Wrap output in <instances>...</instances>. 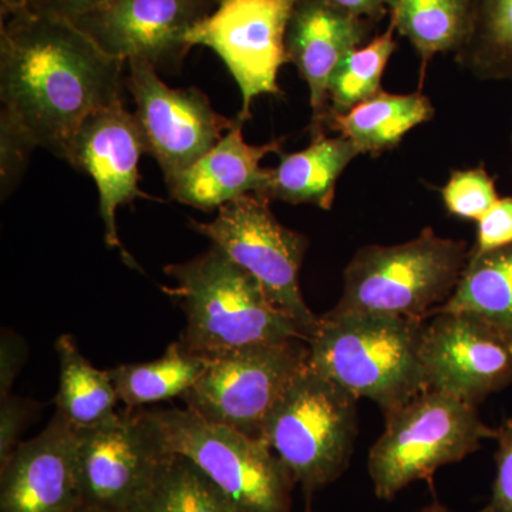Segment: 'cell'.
Instances as JSON below:
<instances>
[{
	"instance_id": "836d02e7",
	"label": "cell",
	"mask_w": 512,
	"mask_h": 512,
	"mask_svg": "<svg viewBox=\"0 0 512 512\" xmlns=\"http://www.w3.org/2000/svg\"><path fill=\"white\" fill-rule=\"evenodd\" d=\"M109 2L110 0H32V8L74 22Z\"/></svg>"
},
{
	"instance_id": "d4e9b609",
	"label": "cell",
	"mask_w": 512,
	"mask_h": 512,
	"mask_svg": "<svg viewBox=\"0 0 512 512\" xmlns=\"http://www.w3.org/2000/svg\"><path fill=\"white\" fill-rule=\"evenodd\" d=\"M454 57L478 80L512 82V0H471L470 26Z\"/></svg>"
},
{
	"instance_id": "9a60e30c",
	"label": "cell",
	"mask_w": 512,
	"mask_h": 512,
	"mask_svg": "<svg viewBox=\"0 0 512 512\" xmlns=\"http://www.w3.org/2000/svg\"><path fill=\"white\" fill-rule=\"evenodd\" d=\"M144 153H148L147 141L136 114L128 113L121 103L87 117L64 157L73 168L93 178L99 191L104 241L107 247L120 249L123 261L134 269L140 266L121 244L116 215L120 207L138 198L153 200L138 187V161Z\"/></svg>"
},
{
	"instance_id": "8d00e7d4",
	"label": "cell",
	"mask_w": 512,
	"mask_h": 512,
	"mask_svg": "<svg viewBox=\"0 0 512 512\" xmlns=\"http://www.w3.org/2000/svg\"><path fill=\"white\" fill-rule=\"evenodd\" d=\"M423 512H454V511H451L450 508H447L446 505L439 503V501H434V503L427 505V507L424 508Z\"/></svg>"
},
{
	"instance_id": "f546056e",
	"label": "cell",
	"mask_w": 512,
	"mask_h": 512,
	"mask_svg": "<svg viewBox=\"0 0 512 512\" xmlns=\"http://www.w3.org/2000/svg\"><path fill=\"white\" fill-rule=\"evenodd\" d=\"M495 480L490 504L481 512H512V419L495 430Z\"/></svg>"
},
{
	"instance_id": "e0dca14e",
	"label": "cell",
	"mask_w": 512,
	"mask_h": 512,
	"mask_svg": "<svg viewBox=\"0 0 512 512\" xmlns=\"http://www.w3.org/2000/svg\"><path fill=\"white\" fill-rule=\"evenodd\" d=\"M375 23L356 18L332 0H298L286 30V55L309 87L312 136L325 133L333 73L362 47Z\"/></svg>"
},
{
	"instance_id": "44dd1931",
	"label": "cell",
	"mask_w": 512,
	"mask_h": 512,
	"mask_svg": "<svg viewBox=\"0 0 512 512\" xmlns=\"http://www.w3.org/2000/svg\"><path fill=\"white\" fill-rule=\"evenodd\" d=\"M437 313H466L512 333V244L470 252L453 295L430 316Z\"/></svg>"
},
{
	"instance_id": "d6a6232c",
	"label": "cell",
	"mask_w": 512,
	"mask_h": 512,
	"mask_svg": "<svg viewBox=\"0 0 512 512\" xmlns=\"http://www.w3.org/2000/svg\"><path fill=\"white\" fill-rule=\"evenodd\" d=\"M25 359V342L16 333L3 329L0 343V399L9 396L20 369L25 365Z\"/></svg>"
},
{
	"instance_id": "30bf717a",
	"label": "cell",
	"mask_w": 512,
	"mask_h": 512,
	"mask_svg": "<svg viewBox=\"0 0 512 512\" xmlns=\"http://www.w3.org/2000/svg\"><path fill=\"white\" fill-rule=\"evenodd\" d=\"M298 0H220L210 15L188 32L190 46L211 49L237 82L242 96L238 117H251L256 97L281 96L279 70L289 63L286 30Z\"/></svg>"
},
{
	"instance_id": "4316f807",
	"label": "cell",
	"mask_w": 512,
	"mask_h": 512,
	"mask_svg": "<svg viewBox=\"0 0 512 512\" xmlns=\"http://www.w3.org/2000/svg\"><path fill=\"white\" fill-rule=\"evenodd\" d=\"M394 32L396 28L389 22L386 32L373 37L339 64L329 83L326 119L348 113L357 104L382 92L384 70L397 49Z\"/></svg>"
},
{
	"instance_id": "ba28073f",
	"label": "cell",
	"mask_w": 512,
	"mask_h": 512,
	"mask_svg": "<svg viewBox=\"0 0 512 512\" xmlns=\"http://www.w3.org/2000/svg\"><path fill=\"white\" fill-rule=\"evenodd\" d=\"M190 228L254 276L268 298L311 338L319 316L306 305L299 286L308 238L276 220L268 200L244 195L222 205L211 222L191 220Z\"/></svg>"
},
{
	"instance_id": "6da1fadb",
	"label": "cell",
	"mask_w": 512,
	"mask_h": 512,
	"mask_svg": "<svg viewBox=\"0 0 512 512\" xmlns=\"http://www.w3.org/2000/svg\"><path fill=\"white\" fill-rule=\"evenodd\" d=\"M124 60L72 20L30 8L2 20L0 99L37 146L66 157L87 117L124 101Z\"/></svg>"
},
{
	"instance_id": "8fae6325",
	"label": "cell",
	"mask_w": 512,
	"mask_h": 512,
	"mask_svg": "<svg viewBox=\"0 0 512 512\" xmlns=\"http://www.w3.org/2000/svg\"><path fill=\"white\" fill-rule=\"evenodd\" d=\"M168 456L146 410L126 409L97 426L76 429L83 505L130 511Z\"/></svg>"
},
{
	"instance_id": "2e32d148",
	"label": "cell",
	"mask_w": 512,
	"mask_h": 512,
	"mask_svg": "<svg viewBox=\"0 0 512 512\" xmlns=\"http://www.w3.org/2000/svg\"><path fill=\"white\" fill-rule=\"evenodd\" d=\"M82 505L76 427L56 412L0 467V512H74Z\"/></svg>"
},
{
	"instance_id": "277c9868",
	"label": "cell",
	"mask_w": 512,
	"mask_h": 512,
	"mask_svg": "<svg viewBox=\"0 0 512 512\" xmlns=\"http://www.w3.org/2000/svg\"><path fill=\"white\" fill-rule=\"evenodd\" d=\"M470 251L466 241L426 227L397 245H367L343 272L338 312H372L429 319L453 295Z\"/></svg>"
},
{
	"instance_id": "5bb4252c",
	"label": "cell",
	"mask_w": 512,
	"mask_h": 512,
	"mask_svg": "<svg viewBox=\"0 0 512 512\" xmlns=\"http://www.w3.org/2000/svg\"><path fill=\"white\" fill-rule=\"evenodd\" d=\"M220 0H110L74 25L114 59H144L157 72L181 69L191 46L188 32Z\"/></svg>"
},
{
	"instance_id": "5b68a950",
	"label": "cell",
	"mask_w": 512,
	"mask_h": 512,
	"mask_svg": "<svg viewBox=\"0 0 512 512\" xmlns=\"http://www.w3.org/2000/svg\"><path fill=\"white\" fill-rule=\"evenodd\" d=\"M384 419L367 461L380 500H392L414 481L431 480L439 468L464 460L495 436L477 406L436 389L424 390Z\"/></svg>"
},
{
	"instance_id": "ffe728a7",
	"label": "cell",
	"mask_w": 512,
	"mask_h": 512,
	"mask_svg": "<svg viewBox=\"0 0 512 512\" xmlns=\"http://www.w3.org/2000/svg\"><path fill=\"white\" fill-rule=\"evenodd\" d=\"M429 97L421 92L392 94L379 92L345 114L328 116L325 128L348 138L360 154L379 157L402 143L414 127L434 117Z\"/></svg>"
},
{
	"instance_id": "cb8c5ba5",
	"label": "cell",
	"mask_w": 512,
	"mask_h": 512,
	"mask_svg": "<svg viewBox=\"0 0 512 512\" xmlns=\"http://www.w3.org/2000/svg\"><path fill=\"white\" fill-rule=\"evenodd\" d=\"M210 359L188 352L180 340L171 343L160 359L110 369L120 402L127 410L183 397L200 380Z\"/></svg>"
},
{
	"instance_id": "7c38bea8",
	"label": "cell",
	"mask_w": 512,
	"mask_h": 512,
	"mask_svg": "<svg viewBox=\"0 0 512 512\" xmlns=\"http://www.w3.org/2000/svg\"><path fill=\"white\" fill-rule=\"evenodd\" d=\"M126 86L136 101V117L146 137L148 154L156 158L170 183L185 168L217 146L235 120L221 116L201 90L173 89L144 59L128 60Z\"/></svg>"
},
{
	"instance_id": "4fadbf2b",
	"label": "cell",
	"mask_w": 512,
	"mask_h": 512,
	"mask_svg": "<svg viewBox=\"0 0 512 512\" xmlns=\"http://www.w3.org/2000/svg\"><path fill=\"white\" fill-rule=\"evenodd\" d=\"M424 323L420 357L430 389L478 406L512 384V333L466 313Z\"/></svg>"
},
{
	"instance_id": "74e56055",
	"label": "cell",
	"mask_w": 512,
	"mask_h": 512,
	"mask_svg": "<svg viewBox=\"0 0 512 512\" xmlns=\"http://www.w3.org/2000/svg\"><path fill=\"white\" fill-rule=\"evenodd\" d=\"M74 512H107V511L100 510V508L89 507V505H82V507H80L79 510H76Z\"/></svg>"
},
{
	"instance_id": "3957f363",
	"label": "cell",
	"mask_w": 512,
	"mask_h": 512,
	"mask_svg": "<svg viewBox=\"0 0 512 512\" xmlns=\"http://www.w3.org/2000/svg\"><path fill=\"white\" fill-rule=\"evenodd\" d=\"M424 320L372 312L319 316L309 365L357 400L392 413L430 389L420 357Z\"/></svg>"
},
{
	"instance_id": "9c48e42d",
	"label": "cell",
	"mask_w": 512,
	"mask_h": 512,
	"mask_svg": "<svg viewBox=\"0 0 512 512\" xmlns=\"http://www.w3.org/2000/svg\"><path fill=\"white\" fill-rule=\"evenodd\" d=\"M308 359L306 340L234 350L210 359L181 400L202 419L261 439L266 419Z\"/></svg>"
},
{
	"instance_id": "8992f818",
	"label": "cell",
	"mask_w": 512,
	"mask_h": 512,
	"mask_svg": "<svg viewBox=\"0 0 512 512\" xmlns=\"http://www.w3.org/2000/svg\"><path fill=\"white\" fill-rule=\"evenodd\" d=\"M356 434V397L308 359L266 419L261 439L309 495L342 476Z\"/></svg>"
},
{
	"instance_id": "f1b7e54d",
	"label": "cell",
	"mask_w": 512,
	"mask_h": 512,
	"mask_svg": "<svg viewBox=\"0 0 512 512\" xmlns=\"http://www.w3.org/2000/svg\"><path fill=\"white\" fill-rule=\"evenodd\" d=\"M37 143L9 111L0 110V192L2 201L18 188Z\"/></svg>"
},
{
	"instance_id": "1f68e13d",
	"label": "cell",
	"mask_w": 512,
	"mask_h": 512,
	"mask_svg": "<svg viewBox=\"0 0 512 512\" xmlns=\"http://www.w3.org/2000/svg\"><path fill=\"white\" fill-rule=\"evenodd\" d=\"M477 222V241L471 254H481L512 244V197L500 198Z\"/></svg>"
},
{
	"instance_id": "484cf974",
	"label": "cell",
	"mask_w": 512,
	"mask_h": 512,
	"mask_svg": "<svg viewBox=\"0 0 512 512\" xmlns=\"http://www.w3.org/2000/svg\"><path fill=\"white\" fill-rule=\"evenodd\" d=\"M128 512H245L187 458L170 454Z\"/></svg>"
},
{
	"instance_id": "7402d4cb",
	"label": "cell",
	"mask_w": 512,
	"mask_h": 512,
	"mask_svg": "<svg viewBox=\"0 0 512 512\" xmlns=\"http://www.w3.org/2000/svg\"><path fill=\"white\" fill-rule=\"evenodd\" d=\"M55 349L60 363L56 412L76 429L97 426L114 416L120 399L109 370L94 367L72 335L59 336Z\"/></svg>"
},
{
	"instance_id": "e575fe53",
	"label": "cell",
	"mask_w": 512,
	"mask_h": 512,
	"mask_svg": "<svg viewBox=\"0 0 512 512\" xmlns=\"http://www.w3.org/2000/svg\"><path fill=\"white\" fill-rule=\"evenodd\" d=\"M340 9L346 10L356 18L380 22L389 15V0H332Z\"/></svg>"
},
{
	"instance_id": "603a6c76",
	"label": "cell",
	"mask_w": 512,
	"mask_h": 512,
	"mask_svg": "<svg viewBox=\"0 0 512 512\" xmlns=\"http://www.w3.org/2000/svg\"><path fill=\"white\" fill-rule=\"evenodd\" d=\"M471 0H389L390 23L406 37L424 72L439 53H456L470 26Z\"/></svg>"
},
{
	"instance_id": "7a4b0ae2",
	"label": "cell",
	"mask_w": 512,
	"mask_h": 512,
	"mask_svg": "<svg viewBox=\"0 0 512 512\" xmlns=\"http://www.w3.org/2000/svg\"><path fill=\"white\" fill-rule=\"evenodd\" d=\"M164 271L175 282L164 292L187 319L180 342L194 355L215 359L262 343L308 342L301 326L268 298L254 276L215 245Z\"/></svg>"
},
{
	"instance_id": "52a82bcc",
	"label": "cell",
	"mask_w": 512,
	"mask_h": 512,
	"mask_svg": "<svg viewBox=\"0 0 512 512\" xmlns=\"http://www.w3.org/2000/svg\"><path fill=\"white\" fill-rule=\"evenodd\" d=\"M165 453L190 460L245 512H291L295 481L264 440L190 409L146 410Z\"/></svg>"
},
{
	"instance_id": "f35d334b",
	"label": "cell",
	"mask_w": 512,
	"mask_h": 512,
	"mask_svg": "<svg viewBox=\"0 0 512 512\" xmlns=\"http://www.w3.org/2000/svg\"><path fill=\"white\" fill-rule=\"evenodd\" d=\"M510 141H511V146H512V127H511V133H510Z\"/></svg>"
},
{
	"instance_id": "4dcf8cb0",
	"label": "cell",
	"mask_w": 512,
	"mask_h": 512,
	"mask_svg": "<svg viewBox=\"0 0 512 512\" xmlns=\"http://www.w3.org/2000/svg\"><path fill=\"white\" fill-rule=\"evenodd\" d=\"M37 409L39 406L32 400L13 397L12 394L0 399V467L8 463L19 447L20 436Z\"/></svg>"
},
{
	"instance_id": "d590c367",
	"label": "cell",
	"mask_w": 512,
	"mask_h": 512,
	"mask_svg": "<svg viewBox=\"0 0 512 512\" xmlns=\"http://www.w3.org/2000/svg\"><path fill=\"white\" fill-rule=\"evenodd\" d=\"M32 8V0H0V15L3 19L18 15Z\"/></svg>"
},
{
	"instance_id": "ac0fdd59",
	"label": "cell",
	"mask_w": 512,
	"mask_h": 512,
	"mask_svg": "<svg viewBox=\"0 0 512 512\" xmlns=\"http://www.w3.org/2000/svg\"><path fill=\"white\" fill-rule=\"evenodd\" d=\"M245 123L237 117L217 146L165 184L173 200L210 212L244 195L265 197L271 168L262 167L261 161L268 154L281 156L284 138L252 146L242 136Z\"/></svg>"
},
{
	"instance_id": "83f0119b",
	"label": "cell",
	"mask_w": 512,
	"mask_h": 512,
	"mask_svg": "<svg viewBox=\"0 0 512 512\" xmlns=\"http://www.w3.org/2000/svg\"><path fill=\"white\" fill-rule=\"evenodd\" d=\"M441 198L448 214L468 221L481 220L500 200L494 178L484 167L453 171Z\"/></svg>"
},
{
	"instance_id": "d6986e66",
	"label": "cell",
	"mask_w": 512,
	"mask_h": 512,
	"mask_svg": "<svg viewBox=\"0 0 512 512\" xmlns=\"http://www.w3.org/2000/svg\"><path fill=\"white\" fill-rule=\"evenodd\" d=\"M357 156L359 150L348 138L315 134L305 150L281 154L278 167L271 168L264 198L328 211L335 201L340 175Z\"/></svg>"
}]
</instances>
